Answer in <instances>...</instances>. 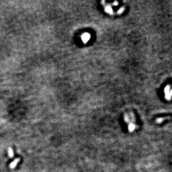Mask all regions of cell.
I'll list each match as a JSON object with an SVG mask.
<instances>
[{
    "mask_svg": "<svg viewBox=\"0 0 172 172\" xmlns=\"http://www.w3.org/2000/svg\"><path fill=\"white\" fill-rule=\"evenodd\" d=\"M82 40H83V42H87V41L90 39V35H89V34H87V33H86V34H85V35H84L82 36Z\"/></svg>",
    "mask_w": 172,
    "mask_h": 172,
    "instance_id": "cell-2",
    "label": "cell"
},
{
    "mask_svg": "<svg viewBox=\"0 0 172 172\" xmlns=\"http://www.w3.org/2000/svg\"><path fill=\"white\" fill-rule=\"evenodd\" d=\"M20 158H17V159H14V161L10 164V167L11 168H16V166H17V164H18V163L20 161Z\"/></svg>",
    "mask_w": 172,
    "mask_h": 172,
    "instance_id": "cell-1",
    "label": "cell"
},
{
    "mask_svg": "<svg viewBox=\"0 0 172 172\" xmlns=\"http://www.w3.org/2000/svg\"><path fill=\"white\" fill-rule=\"evenodd\" d=\"M8 155L10 157H12L13 156V150H12V149L10 147L8 148Z\"/></svg>",
    "mask_w": 172,
    "mask_h": 172,
    "instance_id": "cell-3",
    "label": "cell"
}]
</instances>
